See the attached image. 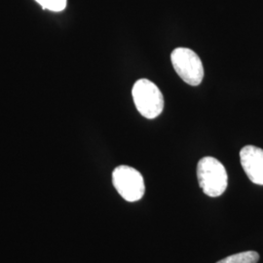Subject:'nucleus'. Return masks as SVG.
<instances>
[{"mask_svg": "<svg viewBox=\"0 0 263 263\" xmlns=\"http://www.w3.org/2000/svg\"><path fill=\"white\" fill-rule=\"evenodd\" d=\"M199 185L210 197H218L228 185V176L224 166L218 160L207 156L199 161L197 166Z\"/></svg>", "mask_w": 263, "mask_h": 263, "instance_id": "1", "label": "nucleus"}, {"mask_svg": "<svg viewBox=\"0 0 263 263\" xmlns=\"http://www.w3.org/2000/svg\"><path fill=\"white\" fill-rule=\"evenodd\" d=\"M132 96L138 111L147 119H154L163 111L164 97L159 88L151 80L139 79L132 89Z\"/></svg>", "mask_w": 263, "mask_h": 263, "instance_id": "2", "label": "nucleus"}, {"mask_svg": "<svg viewBox=\"0 0 263 263\" xmlns=\"http://www.w3.org/2000/svg\"><path fill=\"white\" fill-rule=\"evenodd\" d=\"M43 9L52 12H61L66 9L67 0H35Z\"/></svg>", "mask_w": 263, "mask_h": 263, "instance_id": "7", "label": "nucleus"}, {"mask_svg": "<svg viewBox=\"0 0 263 263\" xmlns=\"http://www.w3.org/2000/svg\"><path fill=\"white\" fill-rule=\"evenodd\" d=\"M258 260L259 254L254 251H248L229 255L216 263H257Z\"/></svg>", "mask_w": 263, "mask_h": 263, "instance_id": "6", "label": "nucleus"}, {"mask_svg": "<svg viewBox=\"0 0 263 263\" xmlns=\"http://www.w3.org/2000/svg\"><path fill=\"white\" fill-rule=\"evenodd\" d=\"M113 186L123 199L137 202L144 195L145 185L141 173L129 166H119L112 173Z\"/></svg>", "mask_w": 263, "mask_h": 263, "instance_id": "4", "label": "nucleus"}, {"mask_svg": "<svg viewBox=\"0 0 263 263\" xmlns=\"http://www.w3.org/2000/svg\"><path fill=\"white\" fill-rule=\"evenodd\" d=\"M172 65L178 76L188 85L198 86L204 78V66L197 54L188 48L179 47L171 54Z\"/></svg>", "mask_w": 263, "mask_h": 263, "instance_id": "3", "label": "nucleus"}, {"mask_svg": "<svg viewBox=\"0 0 263 263\" xmlns=\"http://www.w3.org/2000/svg\"><path fill=\"white\" fill-rule=\"evenodd\" d=\"M240 160L250 180L254 184L263 185V149L247 145L240 151Z\"/></svg>", "mask_w": 263, "mask_h": 263, "instance_id": "5", "label": "nucleus"}]
</instances>
